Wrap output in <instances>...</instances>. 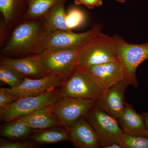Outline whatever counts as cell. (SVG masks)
<instances>
[{
    "mask_svg": "<svg viewBox=\"0 0 148 148\" xmlns=\"http://www.w3.org/2000/svg\"><path fill=\"white\" fill-rule=\"evenodd\" d=\"M52 31L44 17L23 19L16 25L1 51L3 56L39 54L46 48Z\"/></svg>",
    "mask_w": 148,
    "mask_h": 148,
    "instance_id": "cell-1",
    "label": "cell"
},
{
    "mask_svg": "<svg viewBox=\"0 0 148 148\" xmlns=\"http://www.w3.org/2000/svg\"><path fill=\"white\" fill-rule=\"evenodd\" d=\"M103 87L86 68L77 66L63 81L60 89L61 97L82 98L97 102L104 92Z\"/></svg>",
    "mask_w": 148,
    "mask_h": 148,
    "instance_id": "cell-2",
    "label": "cell"
},
{
    "mask_svg": "<svg viewBox=\"0 0 148 148\" xmlns=\"http://www.w3.org/2000/svg\"><path fill=\"white\" fill-rule=\"evenodd\" d=\"M118 59L122 67L123 80L129 85L138 87L136 72L138 67L148 59V42L141 44H133L126 42L119 35L113 36Z\"/></svg>",
    "mask_w": 148,
    "mask_h": 148,
    "instance_id": "cell-3",
    "label": "cell"
},
{
    "mask_svg": "<svg viewBox=\"0 0 148 148\" xmlns=\"http://www.w3.org/2000/svg\"><path fill=\"white\" fill-rule=\"evenodd\" d=\"M119 61L113 37L102 32L80 49L77 66L87 68L89 66Z\"/></svg>",
    "mask_w": 148,
    "mask_h": 148,
    "instance_id": "cell-4",
    "label": "cell"
},
{
    "mask_svg": "<svg viewBox=\"0 0 148 148\" xmlns=\"http://www.w3.org/2000/svg\"><path fill=\"white\" fill-rule=\"evenodd\" d=\"M60 97V89H54L40 95L18 98L0 112L1 121H13L35 111L51 107Z\"/></svg>",
    "mask_w": 148,
    "mask_h": 148,
    "instance_id": "cell-5",
    "label": "cell"
},
{
    "mask_svg": "<svg viewBox=\"0 0 148 148\" xmlns=\"http://www.w3.org/2000/svg\"><path fill=\"white\" fill-rule=\"evenodd\" d=\"M80 49L44 51L39 56L46 73L59 77L64 80L76 68Z\"/></svg>",
    "mask_w": 148,
    "mask_h": 148,
    "instance_id": "cell-6",
    "label": "cell"
},
{
    "mask_svg": "<svg viewBox=\"0 0 148 148\" xmlns=\"http://www.w3.org/2000/svg\"><path fill=\"white\" fill-rule=\"evenodd\" d=\"M96 102L82 98L60 97L51 106L50 109L60 125L69 131L74 123L85 116Z\"/></svg>",
    "mask_w": 148,
    "mask_h": 148,
    "instance_id": "cell-7",
    "label": "cell"
},
{
    "mask_svg": "<svg viewBox=\"0 0 148 148\" xmlns=\"http://www.w3.org/2000/svg\"><path fill=\"white\" fill-rule=\"evenodd\" d=\"M85 116L95 130L101 147L117 142L123 133L117 120L95 106Z\"/></svg>",
    "mask_w": 148,
    "mask_h": 148,
    "instance_id": "cell-8",
    "label": "cell"
},
{
    "mask_svg": "<svg viewBox=\"0 0 148 148\" xmlns=\"http://www.w3.org/2000/svg\"><path fill=\"white\" fill-rule=\"evenodd\" d=\"M103 26L95 24L86 32L75 33L73 32H52L48 40L46 49H78L83 47L96 35L102 32Z\"/></svg>",
    "mask_w": 148,
    "mask_h": 148,
    "instance_id": "cell-9",
    "label": "cell"
},
{
    "mask_svg": "<svg viewBox=\"0 0 148 148\" xmlns=\"http://www.w3.org/2000/svg\"><path fill=\"white\" fill-rule=\"evenodd\" d=\"M63 81L61 78L52 75H47L38 79L24 77L23 82L18 87L4 88L7 93L20 98L40 95L57 88H61Z\"/></svg>",
    "mask_w": 148,
    "mask_h": 148,
    "instance_id": "cell-10",
    "label": "cell"
},
{
    "mask_svg": "<svg viewBox=\"0 0 148 148\" xmlns=\"http://www.w3.org/2000/svg\"><path fill=\"white\" fill-rule=\"evenodd\" d=\"M129 85L122 80L104 90L95 106L118 120L125 108V91Z\"/></svg>",
    "mask_w": 148,
    "mask_h": 148,
    "instance_id": "cell-11",
    "label": "cell"
},
{
    "mask_svg": "<svg viewBox=\"0 0 148 148\" xmlns=\"http://www.w3.org/2000/svg\"><path fill=\"white\" fill-rule=\"evenodd\" d=\"M70 141L77 147H100L98 136L85 116L74 123L69 130Z\"/></svg>",
    "mask_w": 148,
    "mask_h": 148,
    "instance_id": "cell-12",
    "label": "cell"
},
{
    "mask_svg": "<svg viewBox=\"0 0 148 148\" xmlns=\"http://www.w3.org/2000/svg\"><path fill=\"white\" fill-rule=\"evenodd\" d=\"M0 64L10 66L24 77L38 79L47 75L40 61L39 54L21 58H13L3 56Z\"/></svg>",
    "mask_w": 148,
    "mask_h": 148,
    "instance_id": "cell-13",
    "label": "cell"
},
{
    "mask_svg": "<svg viewBox=\"0 0 148 148\" xmlns=\"http://www.w3.org/2000/svg\"><path fill=\"white\" fill-rule=\"evenodd\" d=\"M86 69L104 90L123 80V71L119 61L94 65Z\"/></svg>",
    "mask_w": 148,
    "mask_h": 148,
    "instance_id": "cell-14",
    "label": "cell"
},
{
    "mask_svg": "<svg viewBox=\"0 0 148 148\" xmlns=\"http://www.w3.org/2000/svg\"><path fill=\"white\" fill-rule=\"evenodd\" d=\"M118 121L123 133L148 137V132L143 115L138 113L131 104L125 103L123 112Z\"/></svg>",
    "mask_w": 148,
    "mask_h": 148,
    "instance_id": "cell-15",
    "label": "cell"
},
{
    "mask_svg": "<svg viewBox=\"0 0 148 148\" xmlns=\"http://www.w3.org/2000/svg\"><path fill=\"white\" fill-rule=\"evenodd\" d=\"M28 7V0H0L5 28L10 29L23 20Z\"/></svg>",
    "mask_w": 148,
    "mask_h": 148,
    "instance_id": "cell-16",
    "label": "cell"
},
{
    "mask_svg": "<svg viewBox=\"0 0 148 148\" xmlns=\"http://www.w3.org/2000/svg\"><path fill=\"white\" fill-rule=\"evenodd\" d=\"M16 120L32 129L37 130L61 126L51 110L50 107L35 111Z\"/></svg>",
    "mask_w": 148,
    "mask_h": 148,
    "instance_id": "cell-17",
    "label": "cell"
},
{
    "mask_svg": "<svg viewBox=\"0 0 148 148\" xmlns=\"http://www.w3.org/2000/svg\"><path fill=\"white\" fill-rule=\"evenodd\" d=\"M31 141L38 145L54 144L70 141V137L69 131L66 128L56 126L37 130L31 137Z\"/></svg>",
    "mask_w": 148,
    "mask_h": 148,
    "instance_id": "cell-18",
    "label": "cell"
},
{
    "mask_svg": "<svg viewBox=\"0 0 148 148\" xmlns=\"http://www.w3.org/2000/svg\"><path fill=\"white\" fill-rule=\"evenodd\" d=\"M65 5V3L58 4L49 10L43 16L46 24L52 32H72L67 25Z\"/></svg>",
    "mask_w": 148,
    "mask_h": 148,
    "instance_id": "cell-19",
    "label": "cell"
},
{
    "mask_svg": "<svg viewBox=\"0 0 148 148\" xmlns=\"http://www.w3.org/2000/svg\"><path fill=\"white\" fill-rule=\"evenodd\" d=\"M2 126L0 135L3 138L12 141H21L31 135L32 129L17 120L9 122Z\"/></svg>",
    "mask_w": 148,
    "mask_h": 148,
    "instance_id": "cell-20",
    "label": "cell"
},
{
    "mask_svg": "<svg viewBox=\"0 0 148 148\" xmlns=\"http://www.w3.org/2000/svg\"><path fill=\"white\" fill-rule=\"evenodd\" d=\"M68 0H28V7L24 19L43 17L53 6L60 3H66Z\"/></svg>",
    "mask_w": 148,
    "mask_h": 148,
    "instance_id": "cell-21",
    "label": "cell"
},
{
    "mask_svg": "<svg viewBox=\"0 0 148 148\" xmlns=\"http://www.w3.org/2000/svg\"><path fill=\"white\" fill-rule=\"evenodd\" d=\"M24 77L11 67L0 65V81L8 85L11 88H15L21 85Z\"/></svg>",
    "mask_w": 148,
    "mask_h": 148,
    "instance_id": "cell-22",
    "label": "cell"
},
{
    "mask_svg": "<svg viewBox=\"0 0 148 148\" xmlns=\"http://www.w3.org/2000/svg\"><path fill=\"white\" fill-rule=\"evenodd\" d=\"M117 143L122 148H148V137L135 136L123 133Z\"/></svg>",
    "mask_w": 148,
    "mask_h": 148,
    "instance_id": "cell-23",
    "label": "cell"
},
{
    "mask_svg": "<svg viewBox=\"0 0 148 148\" xmlns=\"http://www.w3.org/2000/svg\"><path fill=\"white\" fill-rule=\"evenodd\" d=\"M85 15L82 10L77 8H71L66 13V21L70 29L78 28L84 23Z\"/></svg>",
    "mask_w": 148,
    "mask_h": 148,
    "instance_id": "cell-24",
    "label": "cell"
},
{
    "mask_svg": "<svg viewBox=\"0 0 148 148\" xmlns=\"http://www.w3.org/2000/svg\"><path fill=\"white\" fill-rule=\"evenodd\" d=\"M36 144L28 141H12L1 138L0 148H34Z\"/></svg>",
    "mask_w": 148,
    "mask_h": 148,
    "instance_id": "cell-25",
    "label": "cell"
},
{
    "mask_svg": "<svg viewBox=\"0 0 148 148\" xmlns=\"http://www.w3.org/2000/svg\"><path fill=\"white\" fill-rule=\"evenodd\" d=\"M18 98L7 93L4 88H0V112H2L8 106Z\"/></svg>",
    "mask_w": 148,
    "mask_h": 148,
    "instance_id": "cell-26",
    "label": "cell"
},
{
    "mask_svg": "<svg viewBox=\"0 0 148 148\" xmlns=\"http://www.w3.org/2000/svg\"><path fill=\"white\" fill-rule=\"evenodd\" d=\"M76 5H84L89 9H93L95 7H100L103 4V0H75Z\"/></svg>",
    "mask_w": 148,
    "mask_h": 148,
    "instance_id": "cell-27",
    "label": "cell"
},
{
    "mask_svg": "<svg viewBox=\"0 0 148 148\" xmlns=\"http://www.w3.org/2000/svg\"><path fill=\"white\" fill-rule=\"evenodd\" d=\"M142 115L144 118L145 124L146 127H147L148 132V112H143L142 113Z\"/></svg>",
    "mask_w": 148,
    "mask_h": 148,
    "instance_id": "cell-28",
    "label": "cell"
},
{
    "mask_svg": "<svg viewBox=\"0 0 148 148\" xmlns=\"http://www.w3.org/2000/svg\"><path fill=\"white\" fill-rule=\"evenodd\" d=\"M106 148H122L121 146L119 144L116 142L112 143L110 145H109Z\"/></svg>",
    "mask_w": 148,
    "mask_h": 148,
    "instance_id": "cell-29",
    "label": "cell"
},
{
    "mask_svg": "<svg viewBox=\"0 0 148 148\" xmlns=\"http://www.w3.org/2000/svg\"><path fill=\"white\" fill-rule=\"evenodd\" d=\"M116 1L120 3H124L125 1V0H116Z\"/></svg>",
    "mask_w": 148,
    "mask_h": 148,
    "instance_id": "cell-30",
    "label": "cell"
},
{
    "mask_svg": "<svg viewBox=\"0 0 148 148\" xmlns=\"http://www.w3.org/2000/svg\"></svg>",
    "mask_w": 148,
    "mask_h": 148,
    "instance_id": "cell-31",
    "label": "cell"
}]
</instances>
